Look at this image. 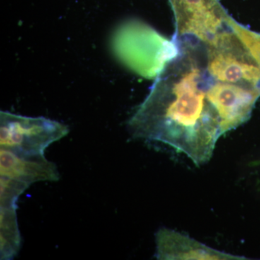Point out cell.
I'll list each match as a JSON object with an SVG mask.
<instances>
[{
  "label": "cell",
  "instance_id": "cell-3",
  "mask_svg": "<svg viewBox=\"0 0 260 260\" xmlns=\"http://www.w3.org/2000/svg\"><path fill=\"white\" fill-rule=\"evenodd\" d=\"M206 47V67L214 80L260 88V66L232 28Z\"/></svg>",
  "mask_w": 260,
  "mask_h": 260
},
{
  "label": "cell",
  "instance_id": "cell-4",
  "mask_svg": "<svg viewBox=\"0 0 260 260\" xmlns=\"http://www.w3.org/2000/svg\"><path fill=\"white\" fill-rule=\"evenodd\" d=\"M175 18L174 39L188 37L211 44L230 29L219 0H169Z\"/></svg>",
  "mask_w": 260,
  "mask_h": 260
},
{
  "label": "cell",
  "instance_id": "cell-8",
  "mask_svg": "<svg viewBox=\"0 0 260 260\" xmlns=\"http://www.w3.org/2000/svg\"><path fill=\"white\" fill-rule=\"evenodd\" d=\"M0 253L1 259H12L21 244L17 205H0Z\"/></svg>",
  "mask_w": 260,
  "mask_h": 260
},
{
  "label": "cell",
  "instance_id": "cell-1",
  "mask_svg": "<svg viewBox=\"0 0 260 260\" xmlns=\"http://www.w3.org/2000/svg\"><path fill=\"white\" fill-rule=\"evenodd\" d=\"M174 39L179 54L156 77L128 126L135 138L160 142L185 154L195 165H203L224 135L220 115L208 95L212 78L206 47L191 38Z\"/></svg>",
  "mask_w": 260,
  "mask_h": 260
},
{
  "label": "cell",
  "instance_id": "cell-10",
  "mask_svg": "<svg viewBox=\"0 0 260 260\" xmlns=\"http://www.w3.org/2000/svg\"><path fill=\"white\" fill-rule=\"evenodd\" d=\"M0 187V205H17L19 197L29 186L15 179L1 177Z\"/></svg>",
  "mask_w": 260,
  "mask_h": 260
},
{
  "label": "cell",
  "instance_id": "cell-7",
  "mask_svg": "<svg viewBox=\"0 0 260 260\" xmlns=\"http://www.w3.org/2000/svg\"><path fill=\"white\" fill-rule=\"evenodd\" d=\"M0 174L29 186L40 181H56L60 178L56 164L44 155H25L5 149L0 150Z\"/></svg>",
  "mask_w": 260,
  "mask_h": 260
},
{
  "label": "cell",
  "instance_id": "cell-5",
  "mask_svg": "<svg viewBox=\"0 0 260 260\" xmlns=\"http://www.w3.org/2000/svg\"><path fill=\"white\" fill-rule=\"evenodd\" d=\"M208 95L218 111L225 134L250 117L254 104L260 96V88L223 83L212 78Z\"/></svg>",
  "mask_w": 260,
  "mask_h": 260
},
{
  "label": "cell",
  "instance_id": "cell-9",
  "mask_svg": "<svg viewBox=\"0 0 260 260\" xmlns=\"http://www.w3.org/2000/svg\"><path fill=\"white\" fill-rule=\"evenodd\" d=\"M226 19L228 25L240 39L241 42L260 66V34L251 31L244 25L237 23L229 15Z\"/></svg>",
  "mask_w": 260,
  "mask_h": 260
},
{
  "label": "cell",
  "instance_id": "cell-2",
  "mask_svg": "<svg viewBox=\"0 0 260 260\" xmlns=\"http://www.w3.org/2000/svg\"><path fill=\"white\" fill-rule=\"evenodd\" d=\"M62 123L45 117H30L11 112H0L1 149L25 155H44L54 142L69 133Z\"/></svg>",
  "mask_w": 260,
  "mask_h": 260
},
{
  "label": "cell",
  "instance_id": "cell-6",
  "mask_svg": "<svg viewBox=\"0 0 260 260\" xmlns=\"http://www.w3.org/2000/svg\"><path fill=\"white\" fill-rule=\"evenodd\" d=\"M158 259L240 260L242 256L223 252L205 245L189 236L161 229L155 235Z\"/></svg>",
  "mask_w": 260,
  "mask_h": 260
}]
</instances>
